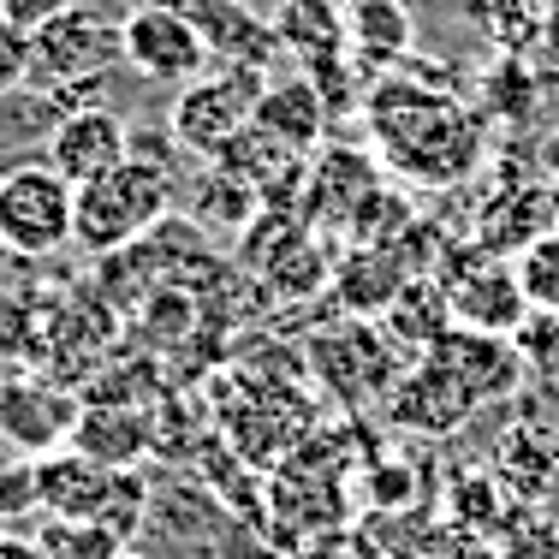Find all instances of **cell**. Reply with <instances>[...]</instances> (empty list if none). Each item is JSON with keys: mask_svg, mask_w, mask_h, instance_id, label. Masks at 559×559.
I'll return each instance as SVG.
<instances>
[{"mask_svg": "<svg viewBox=\"0 0 559 559\" xmlns=\"http://www.w3.org/2000/svg\"><path fill=\"white\" fill-rule=\"evenodd\" d=\"M381 143H388L399 173H417V179H459L476 167L483 155V131L471 114H459L452 102L417 96V90H388L381 96Z\"/></svg>", "mask_w": 559, "mask_h": 559, "instance_id": "obj_1", "label": "cell"}, {"mask_svg": "<svg viewBox=\"0 0 559 559\" xmlns=\"http://www.w3.org/2000/svg\"><path fill=\"white\" fill-rule=\"evenodd\" d=\"M173 209V179L162 162H143V155H126L114 173L78 185L72 191V238L96 257L108 250H126L131 238H143L155 221Z\"/></svg>", "mask_w": 559, "mask_h": 559, "instance_id": "obj_2", "label": "cell"}, {"mask_svg": "<svg viewBox=\"0 0 559 559\" xmlns=\"http://www.w3.org/2000/svg\"><path fill=\"white\" fill-rule=\"evenodd\" d=\"M114 60H119V24L96 19L84 7H60L43 24H31V84L24 90L55 96L60 114H72L84 108L72 96L84 84H96V78H108Z\"/></svg>", "mask_w": 559, "mask_h": 559, "instance_id": "obj_3", "label": "cell"}, {"mask_svg": "<svg viewBox=\"0 0 559 559\" xmlns=\"http://www.w3.org/2000/svg\"><path fill=\"white\" fill-rule=\"evenodd\" d=\"M0 245L24 262L72 245V185L48 162H12L0 173Z\"/></svg>", "mask_w": 559, "mask_h": 559, "instance_id": "obj_4", "label": "cell"}, {"mask_svg": "<svg viewBox=\"0 0 559 559\" xmlns=\"http://www.w3.org/2000/svg\"><path fill=\"white\" fill-rule=\"evenodd\" d=\"M262 90H269L262 66H221V72L191 78L173 102V138L197 155H226L250 131Z\"/></svg>", "mask_w": 559, "mask_h": 559, "instance_id": "obj_5", "label": "cell"}, {"mask_svg": "<svg viewBox=\"0 0 559 559\" xmlns=\"http://www.w3.org/2000/svg\"><path fill=\"white\" fill-rule=\"evenodd\" d=\"M209 43L191 24L185 7H143L119 19V66L143 78V84H191L209 72Z\"/></svg>", "mask_w": 559, "mask_h": 559, "instance_id": "obj_6", "label": "cell"}, {"mask_svg": "<svg viewBox=\"0 0 559 559\" xmlns=\"http://www.w3.org/2000/svg\"><path fill=\"white\" fill-rule=\"evenodd\" d=\"M131 155V126L119 108H102V102H84V108L60 114L43 138V162L60 173L66 185H90L102 173H114Z\"/></svg>", "mask_w": 559, "mask_h": 559, "instance_id": "obj_7", "label": "cell"}, {"mask_svg": "<svg viewBox=\"0 0 559 559\" xmlns=\"http://www.w3.org/2000/svg\"><path fill=\"white\" fill-rule=\"evenodd\" d=\"M119 488H126V476L102 471L84 452H60V459L36 464V500H43V512H55L60 524H102L108 495H119Z\"/></svg>", "mask_w": 559, "mask_h": 559, "instance_id": "obj_8", "label": "cell"}, {"mask_svg": "<svg viewBox=\"0 0 559 559\" xmlns=\"http://www.w3.org/2000/svg\"><path fill=\"white\" fill-rule=\"evenodd\" d=\"M429 357L447 369L452 381H459L464 393L476 399V405H488V399H506L524 381V357L512 352V345H500L495 334H471V328H459V334H441L429 345Z\"/></svg>", "mask_w": 559, "mask_h": 559, "instance_id": "obj_9", "label": "cell"}, {"mask_svg": "<svg viewBox=\"0 0 559 559\" xmlns=\"http://www.w3.org/2000/svg\"><path fill=\"white\" fill-rule=\"evenodd\" d=\"M452 316H459L471 334L512 340L518 328H524L530 304H524V286H518V274L506 269V262H488V269H476L471 280H459V286H452Z\"/></svg>", "mask_w": 559, "mask_h": 559, "instance_id": "obj_10", "label": "cell"}, {"mask_svg": "<svg viewBox=\"0 0 559 559\" xmlns=\"http://www.w3.org/2000/svg\"><path fill=\"white\" fill-rule=\"evenodd\" d=\"M476 411V399L459 388V381L447 376L441 364H417L405 381L393 388V417L405 423V429H423V435H447V429H459L464 417Z\"/></svg>", "mask_w": 559, "mask_h": 559, "instance_id": "obj_11", "label": "cell"}, {"mask_svg": "<svg viewBox=\"0 0 559 559\" xmlns=\"http://www.w3.org/2000/svg\"><path fill=\"white\" fill-rule=\"evenodd\" d=\"M185 12L203 31L209 55H221L226 66H262V55L274 48V24L245 12L238 0H185Z\"/></svg>", "mask_w": 559, "mask_h": 559, "instance_id": "obj_12", "label": "cell"}, {"mask_svg": "<svg viewBox=\"0 0 559 559\" xmlns=\"http://www.w3.org/2000/svg\"><path fill=\"white\" fill-rule=\"evenodd\" d=\"M322 119H328L322 90H316L310 78H292V84H269V90H262L257 119H250V126H257L262 138H274L280 150L304 155L316 138H322Z\"/></svg>", "mask_w": 559, "mask_h": 559, "instance_id": "obj_13", "label": "cell"}, {"mask_svg": "<svg viewBox=\"0 0 559 559\" xmlns=\"http://www.w3.org/2000/svg\"><path fill=\"white\" fill-rule=\"evenodd\" d=\"M417 36V12L411 0H352L345 7V43L357 48L364 66H393Z\"/></svg>", "mask_w": 559, "mask_h": 559, "instance_id": "obj_14", "label": "cell"}, {"mask_svg": "<svg viewBox=\"0 0 559 559\" xmlns=\"http://www.w3.org/2000/svg\"><path fill=\"white\" fill-rule=\"evenodd\" d=\"M78 447H84V459H96L102 471H114V464H131L143 452V423L138 417H84L78 423Z\"/></svg>", "mask_w": 559, "mask_h": 559, "instance_id": "obj_15", "label": "cell"}, {"mask_svg": "<svg viewBox=\"0 0 559 559\" xmlns=\"http://www.w3.org/2000/svg\"><path fill=\"white\" fill-rule=\"evenodd\" d=\"M518 286H524V304L542 316H559V238H530L524 257L512 262Z\"/></svg>", "mask_w": 559, "mask_h": 559, "instance_id": "obj_16", "label": "cell"}, {"mask_svg": "<svg viewBox=\"0 0 559 559\" xmlns=\"http://www.w3.org/2000/svg\"><path fill=\"white\" fill-rule=\"evenodd\" d=\"M495 559H559V518H542V512H530V506H518L500 530Z\"/></svg>", "mask_w": 559, "mask_h": 559, "instance_id": "obj_17", "label": "cell"}, {"mask_svg": "<svg viewBox=\"0 0 559 559\" xmlns=\"http://www.w3.org/2000/svg\"><path fill=\"white\" fill-rule=\"evenodd\" d=\"M31 84V31L0 12V102Z\"/></svg>", "mask_w": 559, "mask_h": 559, "instance_id": "obj_18", "label": "cell"}, {"mask_svg": "<svg viewBox=\"0 0 559 559\" xmlns=\"http://www.w3.org/2000/svg\"><path fill=\"white\" fill-rule=\"evenodd\" d=\"M512 340H518L512 352L524 357V364L559 369V316H542V310H530V316H524V328H518Z\"/></svg>", "mask_w": 559, "mask_h": 559, "instance_id": "obj_19", "label": "cell"}, {"mask_svg": "<svg viewBox=\"0 0 559 559\" xmlns=\"http://www.w3.org/2000/svg\"><path fill=\"white\" fill-rule=\"evenodd\" d=\"M452 518H459V524H488V518H500V483H495V471L488 476H471V483H459L452 488Z\"/></svg>", "mask_w": 559, "mask_h": 559, "instance_id": "obj_20", "label": "cell"}, {"mask_svg": "<svg viewBox=\"0 0 559 559\" xmlns=\"http://www.w3.org/2000/svg\"><path fill=\"white\" fill-rule=\"evenodd\" d=\"M36 464H19L12 476H0V518H19V512H36Z\"/></svg>", "mask_w": 559, "mask_h": 559, "instance_id": "obj_21", "label": "cell"}, {"mask_svg": "<svg viewBox=\"0 0 559 559\" xmlns=\"http://www.w3.org/2000/svg\"><path fill=\"white\" fill-rule=\"evenodd\" d=\"M0 559H48L31 536H0Z\"/></svg>", "mask_w": 559, "mask_h": 559, "instance_id": "obj_22", "label": "cell"}, {"mask_svg": "<svg viewBox=\"0 0 559 559\" xmlns=\"http://www.w3.org/2000/svg\"><path fill=\"white\" fill-rule=\"evenodd\" d=\"M143 7H185V0H126V12H143Z\"/></svg>", "mask_w": 559, "mask_h": 559, "instance_id": "obj_23", "label": "cell"}, {"mask_svg": "<svg viewBox=\"0 0 559 559\" xmlns=\"http://www.w3.org/2000/svg\"><path fill=\"white\" fill-rule=\"evenodd\" d=\"M452 7H495V0H452Z\"/></svg>", "mask_w": 559, "mask_h": 559, "instance_id": "obj_24", "label": "cell"}, {"mask_svg": "<svg viewBox=\"0 0 559 559\" xmlns=\"http://www.w3.org/2000/svg\"><path fill=\"white\" fill-rule=\"evenodd\" d=\"M7 262H12V250H7V245H0V274H7Z\"/></svg>", "mask_w": 559, "mask_h": 559, "instance_id": "obj_25", "label": "cell"}, {"mask_svg": "<svg viewBox=\"0 0 559 559\" xmlns=\"http://www.w3.org/2000/svg\"><path fill=\"white\" fill-rule=\"evenodd\" d=\"M114 559H138V554H126V548H119V554H114Z\"/></svg>", "mask_w": 559, "mask_h": 559, "instance_id": "obj_26", "label": "cell"}]
</instances>
